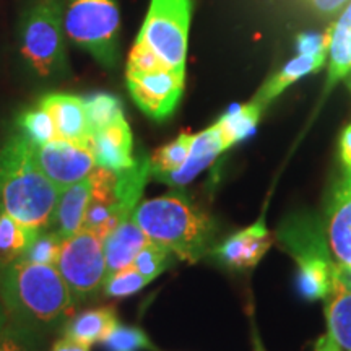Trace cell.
I'll use <instances>...</instances> for the list:
<instances>
[{
    "instance_id": "484cf974",
    "label": "cell",
    "mask_w": 351,
    "mask_h": 351,
    "mask_svg": "<svg viewBox=\"0 0 351 351\" xmlns=\"http://www.w3.org/2000/svg\"><path fill=\"white\" fill-rule=\"evenodd\" d=\"M104 351H158L148 335L140 327L121 326L109 332V335L101 341Z\"/></svg>"
},
{
    "instance_id": "8fae6325",
    "label": "cell",
    "mask_w": 351,
    "mask_h": 351,
    "mask_svg": "<svg viewBox=\"0 0 351 351\" xmlns=\"http://www.w3.org/2000/svg\"><path fill=\"white\" fill-rule=\"evenodd\" d=\"M324 228L333 261L351 269V169H345L333 187Z\"/></svg>"
},
{
    "instance_id": "603a6c76",
    "label": "cell",
    "mask_w": 351,
    "mask_h": 351,
    "mask_svg": "<svg viewBox=\"0 0 351 351\" xmlns=\"http://www.w3.org/2000/svg\"><path fill=\"white\" fill-rule=\"evenodd\" d=\"M262 109V104L252 99L247 104H236L215 122L219 134H221L223 142H225L226 150L256 132V127L261 121Z\"/></svg>"
},
{
    "instance_id": "5bb4252c",
    "label": "cell",
    "mask_w": 351,
    "mask_h": 351,
    "mask_svg": "<svg viewBox=\"0 0 351 351\" xmlns=\"http://www.w3.org/2000/svg\"><path fill=\"white\" fill-rule=\"evenodd\" d=\"M225 150L226 147L221 138V134H219L217 125L213 124L192 137L191 152H189L187 160L184 161L181 168L176 169L174 173L160 176L158 181L174 187L187 186L189 182L194 181L202 171L212 166L213 161Z\"/></svg>"
},
{
    "instance_id": "d4e9b609",
    "label": "cell",
    "mask_w": 351,
    "mask_h": 351,
    "mask_svg": "<svg viewBox=\"0 0 351 351\" xmlns=\"http://www.w3.org/2000/svg\"><path fill=\"white\" fill-rule=\"evenodd\" d=\"M174 258L178 257H176L168 247L148 239V243L145 244L142 251L137 254V257H135L132 265H134L148 282H153L156 276H160L168 267L173 265Z\"/></svg>"
},
{
    "instance_id": "30bf717a",
    "label": "cell",
    "mask_w": 351,
    "mask_h": 351,
    "mask_svg": "<svg viewBox=\"0 0 351 351\" xmlns=\"http://www.w3.org/2000/svg\"><path fill=\"white\" fill-rule=\"evenodd\" d=\"M184 73L161 69L153 72H127V86L135 104L155 121L171 116L184 91Z\"/></svg>"
},
{
    "instance_id": "8d00e7d4",
    "label": "cell",
    "mask_w": 351,
    "mask_h": 351,
    "mask_svg": "<svg viewBox=\"0 0 351 351\" xmlns=\"http://www.w3.org/2000/svg\"><path fill=\"white\" fill-rule=\"evenodd\" d=\"M314 351H343V350H341V346L332 339L330 333L327 332L324 333V335H320L317 341H315Z\"/></svg>"
},
{
    "instance_id": "74e56055",
    "label": "cell",
    "mask_w": 351,
    "mask_h": 351,
    "mask_svg": "<svg viewBox=\"0 0 351 351\" xmlns=\"http://www.w3.org/2000/svg\"><path fill=\"white\" fill-rule=\"evenodd\" d=\"M7 322H8V314L5 307L2 304V301H0V332H2V328L7 326Z\"/></svg>"
},
{
    "instance_id": "83f0119b",
    "label": "cell",
    "mask_w": 351,
    "mask_h": 351,
    "mask_svg": "<svg viewBox=\"0 0 351 351\" xmlns=\"http://www.w3.org/2000/svg\"><path fill=\"white\" fill-rule=\"evenodd\" d=\"M41 333L8 319L0 332V351H43Z\"/></svg>"
},
{
    "instance_id": "e0dca14e",
    "label": "cell",
    "mask_w": 351,
    "mask_h": 351,
    "mask_svg": "<svg viewBox=\"0 0 351 351\" xmlns=\"http://www.w3.org/2000/svg\"><path fill=\"white\" fill-rule=\"evenodd\" d=\"M91 189H93V184L88 176L82 181L60 191L56 207L54 225H52L56 226L54 231L60 239H67L83 230V219H85L86 208L91 200Z\"/></svg>"
},
{
    "instance_id": "4dcf8cb0",
    "label": "cell",
    "mask_w": 351,
    "mask_h": 351,
    "mask_svg": "<svg viewBox=\"0 0 351 351\" xmlns=\"http://www.w3.org/2000/svg\"><path fill=\"white\" fill-rule=\"evenodd\" d=\"M60 244H62V239L57 236L56 231H43L39 232V236L34 239V243L32 244V247H29V251L26 252L23 258L36 263H44V265H54L57 256H59Z\"/></svg>"
},
{
    "instance_id": "4fadbf2b",
    "label": "cell",
    "mask_w": 351,
    "mask_h": 351,
    "mask_svg": "<svg viewBox=\"0 0 351 351\" xmlns=\"http://www.w3.org/2000/svg\"><path fill=\"white\" fill-rule=\"evenodd\" d=\"M39 106L52 117L59 138L93 145V130L86 114V101L80 96L52 93L39 101Z\"/></svg>"
},
{
    "instance_id": "ba28073f",
    "label": "cell",
    "mask_w": 351,
    "mask_h": 351,
    "mask_svg": "<svg viewBox=\"0 0 351 351\" xmlns=\"http://www.w3.org/2000/svg\"><path fill=\"white\" fill-rule=\"evenodd\" d=\"M54 267L77 301L96 296L108 276L103 239L90 230L62 239Z\"/></svg>"
},
{
    "instance_id": "ab89813d",
    "label": "cell",
    "mask_w": 351,
    "mask_h": 351,
    "mask_svg": "<svg viewBox=\"0 0 351 351\" xmlns=\"http://www.w3.org/2000/svg\"><path fill=\"white\" fill-rule=\"evenodd\" d=\"M337 265H339V263H337ZM339 269L343 271V275H346L351 280V269H345V267H340V265H339Z\"/></svg>"
},
{
    "instance_id": "5b68a950",
    "label": "cell",
    "mask_w": 351,
    "mask_h": 351,
    "mask_svg": "<svg viewBox=\"0 0 351 351\" xmlns=\"http://www.w3.org/2000/svg\"><path fill=\"white\" fill-rule=\"evenodd\" d=\"M119 25L116 0H69L64 12L67 36L104 67L117 62Z\"/></svg>"
},
{
    "instance_id": "ffe728a7",
    "label": "cell",
    "mask_w": 351,
    "mask_h": 351,
    "mask_svg": "<svg viewBox=\"0 0 351 351\" xmlns=\"http://www.w3.org/2000/svg\"><path fill=\"white\" fill-rule=\"evenodd\" d=\"M327 59L328 51L317 52V54H298L295 59L289 60L280 72H276L275 75L261 88V91H258L254 101H257L258 104H262V106L265 108L271 99H275L276 96L282 95L288 86H291L293 83L300 80V78L309 75V73L313 72H317Z\"/></svg>"
},
{
    "instance_id": "2e32d148",
    "label": "cell",
    "mask_w": 351,
    "mask_h": 351,
    "mask_svg": "<svg viewBox=\"0 0 351 351\" xmlns=\"http://www.w3.org/2000/svg\"><path fill=\"white\" fill-rule=\"evenodd\" d=\"M328 333L343 351H351V280L335 265L332 288L326 298Z\"/></svg>"
},
{
    "instance_id": "44dd1931",
    "label": "cell",
    "mask_w": 351,
    "mask_h": 351,
    "mask_svg": "<svg viewBox=\"0 0 351 351\" xmlns=\"http://www.w3.org/2000/svg\"><path fill=\"white\" fill-rule=\"evenodd\" d=\"M328 88L351 72V0L330 28L328 46Z\"/></svg>"
},
{
    "instance_id": "f1b7e54d",
    "label": "cell",
    "mask_w": 351,
    "mask_h": 351,
    "mask_svg": "<svg viewBox=\"0 0 351 351\" xmlns=\"http://www.w3.org/2000/svg\"><path fill=\"white\" fill-rule=\"evenodd\" d=\"M19 124L21 127V132L36 145H43L51 142V140L59 138L54 121L41 106L21 114Z\"/></svg>"
},
{
    "instance_id": "f546056e",
    "label": "cell",
    "mask_w": 351,
    "mask_h": 351,
    "mask_svg": "<svg viewBox=\"0 0 351 351\" xmlns=\"http://www.w3.org/2000/svg\"><path fill=\"white\" fill-rule=\"evenodd\" d=\"M148 283L150 282L134 265H129L106 276L103 289L109 298H127L138 293Z\"/></svg>"
},
{
    "instance_id": "4316f807",
    "label": "cell",
    "mask_w": 351,
    "mask_h": 351,
    "mask_svg": "<svg viewBox=\"0 0 351 351\" xmlns=\"http://www.w3.org/2000/svg\"><path fill=\"white\" fill-rule=\"evenodd\" d=\"M86 101V114L88 121H90L91 130L98 132L104 127L111 125L121 117H124V111H122L121 101L116 96L108 93H98L90 96Z\"/></svg>"
},
{
    "instance_id": "60d3db41",
    "label": "cell",
    "mask_w": 351,
    "mask_h": 351,
    "mask_svg": "<svg viewBox=\"0 0 351 351\" xmlns=\"http://www.w3.org/2000/svg\"><path fill=\"white\" fill-rule=\"evenodd\" d=\"M2 274H3V267L0 265V280H2Z\"/></svg>"
},
{
    "instance_id": "7a4b0ae2",
    "label": "cell",
    "mask_w": 351,
    "mask_h": 351,
    "mask_svg": "<svg viewBox=\"0 0 351 351\" xmlns=\"http://www.w3.org/2000/svg\"><path fill=\"white\" fill-rule=\"evenodd\" d=\"M60 191L43 173L23 132L0 147V210L38 232L54 225Z\"/></svg>"
},
{
    "instance_id": "d6986e66",
    "label": "cell",
    "mask_w": 351,
    "mask_h": 351,
    "mask_svg": "<svg viewBox=\"0 0 351 351\" xmlns=\"http://www.w3.org/2000/svg\"><path fill=\"white\" fill-rule=\"evenodd\" d=\"M117 324L119 320L114 307H95L73 315L64 326V335L83 345L93 346L106 339Z\"/></svg>"
},
{
    "instance_id": "e575fe53",
    "label": "cell",
    "mask_w": 351,
    "mask_h": 351,
    "mask_svg": "<svg viewBox=\"0 0 351 351\" xmlns=\"http://www.w3.org/2000/svg\"><path fill=\"white\" fill-rule=\"evenodd\" d=\"M51 351H91V346L83 345L80 341L62 337V339L56 340L54 345L51 346Z\"/></svg>"
},
{
    "instance_id": "8992f818",
    "label": "cell",
    "mask_w": 351,
    "mask_h": 351,
    "mask_svg": "<svg viewBox=\"0 0 351 351\" xmlns=\"http://www.w3.org/2000/svg\"><path fill=\"white\" fill-rule=\"evenodd\" d=\"M64 12L59 0H43L26 16L21 32V54L41 77H52L67 67Z\"/></svg>"
},
{
    "instance_id": "7402d4cb",
    "label": "cell",
    "mask_w": 351,
    "mask_h": 351,
    "mask_svg": "<svg viewBox=\"0 0 351 351\" xmlns=\"http://www.w3.org/2000/svg\"><path fill=\"white\" fill-rule=\"evenodd\" d=\"M38 236L36 230L0 210V265L5 269L23 258Z\"/></svg>"
},
{
    "instance_id": "9c48e42d",
    "label": "cell",
    "mask_w": 351,
    "mask_h": 351,
    "mask_svg": "<svg viewBox=\"0 0 351 351\" xmlns=\"http://www.w3.org/2000/svg\"><path fill=\"white\" fill-rule=\"evenodd\" d=\"M33 153L39 168L59 191L88 178L96 168L91 143L56 138L43 145L33 143Z\"/></svg>"
},
{
    "instance_id": "f35d334b",
    "label": "cell",
    "mask_w": 351,
    "mask_h": 351,
    "mask_svg": "<svg viewBox=\"0 0 351 351\" xmlns=\"http://www.w3.org/2000/svg\"><path fill=\"white\" fill-rule=\"evenodd\" d=\"M254 351H265V348H263L262 341L258 337H256V340H254Z\"/></svg>"
},
{
    "instance_id": "cb8c5ba5",
    "label": "cell",
    "mask_w": 351,
    "mask_h": 351,
    "mask_svg": "<svg viewBox=\"0 0 351 351\" xmlns=\"http://www.w3.org/2000/svg\"><path fill=\"white\" fill-rule=\"evenodd\" d=\"M192 134H181L173 142L163 145L161 148L153 153L150 156V166H152V176L155 179L160 176L174 173L184 165L187 160L189 152H191L192 145Z\"/></svg>"
},
{
    "instance_id": "9a60e30c",
    "label": "cell",
    "mask_w": 351,
    "mask_h": 351,
    "mask_svg": "<svg viewBox=\"0 0 351 351\" xmlns=\"http://www.w3.org/2000/svg\"><path fill=\"white\" fill-rule=\"evenodd\" d=\"M134 140L125 117L104 127L93 135V153L96 166L109 171L130 168L135 163Z\"/></svg>"
},
{
    "instance_id": "277c9868",
    "label": "cell",
    "mask_w": 351,
    "mask_h": 351,
    "mask_svg": "<svg viewBox=\"0 0 351 351\" xmlns=\"http://www.w3.org/2000/svg\"><path fill=\"white\" fill-rule=\"evenodd\" d=\"M275 241L296 263V285L307 301L326 300L335 270L324 223L311 213L288 217L275 232Z\"/></svg>"
},
{
    "instance_id": "ac0fdd59",
    "label": "cell",
    "mask_w": 351,
    "mask_h": 351,
    "mask_svg": "<svg viewBox=\"0 0 351 351\" xmlns=\"http://www.w3.org/2000/svg\"><path fill=\"white\" fill-rule=\"evenodd\" d=\"M147 243V234L140 230L132 217L124 219L117 228H114L103 239L108 276L114 271L132 265L137 254L142 251V247Z\"/></svg>"
},
{
    "instance_id": "d590c367",
    "label": "cell",
    "mask_w": 351,
    "mask_h": 351,
    "mask_svg": "<svg viewBox=\"0 0 351 351\" xmlns=\"http://www.w3.org/2000/svg\"><path fill=\"white\" fill-rule=\"evenodd\" d=\"M340 155L345 169H351V124L346 127L340 138Z\"/></svg>"
},
{
    "instance_id": "d6a6232c",
    "label": "cell",
    "mask_w": 351,
    "mask_h": 351,
    "mask_svg": "<svg viewBox=\"0 0 351 351\" xmlns=\"http://www.w3.org/2000/svg\"><path fill=\"white\" fill-rule=\"evenodd\" d=\"M328 46H330V29L326 34H302L298 38L300 54H317L328 51Z\"/></svg>"
},
{
    "instance_id": "836d02e7",
    "label": "cell",
    "mask_w": 351,
    "mask_h": 351,
    "mask_svg": "<svg viewBox=\"0 0 351 351\" xmlns=\"http://www.w3.org/2000/svg\"><path fill=\"white\" fill-rule=\"evenodd\" d=\"M311 7H314L319 13L324 15H333L339 10H341L350 0H307Z\"/></svg>"
},
{
    "instance_id": "6da1fadb",
    "label": "cell",
    "mask_w": 351,
    "mask_h": 351,
    "mask_svg": "<svg viewBox=\"0 0 351 351\" xmlns=\"http://www.w3.org/2000/svg\"><path fill=\"white\" fill-rule=\"evenodd\" d=\"M0 301L8 319L46 335L69 322L77 300L54 265L26 258L3 269Z\"/></svg>"
},
{
    "instance_id": "52a82bcc",
    "label": "cell",
    "mask_w": 351,
    "mask_h": 351,
    "mask_svg": "<svg viewBox=\"0 0 351 351\" xmlns=\"http://www.w3.org/2000/svg\"><path fill=\"white\" fill-rule=\"evenodd\" d=\"M192 0H152L137 41L166 67L186 72Z\"/></svg>"
},
{
    "instance_id": "7c38bea8",
    "label": "cell",
    "mask_w": 351,
    "mask_h": 351,
    "mask_svg": "<svg viewBox=\"0 0 351 351\" xmlns=\"http://www.w3.org/2000/svg\"><path fill=\"white\" fill-rule=\"evenodd\" d=\"M274 243L275 234L267 230L265 213H262L254 225L234 232L212 252L225 267L232 270H251L262 261Z\"/></svg>"
},
{
    "instance_id": "3957f363",
    "label": "cell",
    "mask_w": 351,
    "mask_h": 351,
    "mask_svg": "<svg viewBox=\"0 0 351 351\" xmlns=\"http://www.w3.org/2000/svg\"><path fill=\"white\" fill-rule=\"evenodd\" d=\"M132 219L148 239L163 244L181 261L197 263L213 251V219L181 192L142 202Z\"/></svg>"
},
{
    "instance_id": "1f68e13d",
    "label": "cell",
    "mask_w": 351,
    "mask_h": 351,
    "mask_svg": "<svg viewBox=\"0 0 351 351\" xmlns=\"http://www.w3.org/2000/svg\"><path fill=\"white\" fill-rule=\"evenodd\" d=\"M168 69L161 62L153 52L143 46L142 43L135 41L132 52L129 56V64H127V72H153V70Z\"/></svg>"
}]
</instances>
